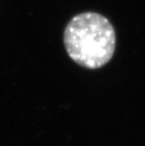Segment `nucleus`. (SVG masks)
<instances>
[{"mask_svg":"<svg viewBox=\"0 0 145 146\" xmlns=\"http://www.w3.org/2000/svg\"><path fill=\"white\" fill-rule=\"evenodd\" d=\"M64 44L72 60L88 69H97L113 57L116 34L111 23L96 12L75 15L64 30Z\"/></svg>","mask_w":145,"mask_h":146,"instance_id":"obj_1","label":"nucleus"}]
</instances>
